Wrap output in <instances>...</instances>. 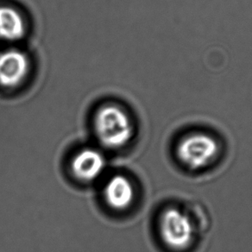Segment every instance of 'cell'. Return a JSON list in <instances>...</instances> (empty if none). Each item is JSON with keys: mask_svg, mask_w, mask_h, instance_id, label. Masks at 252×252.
<instances>
[{"mask_svg": "<svg viewBox=\"0 0 252 252\" xmlns=\"http://www.w3.org/2000/svg\"><path fill=\"white\" fill-rule=\"evenodd\" d=\"M95 136L103 147L120 150L132 139L134 127L130 115L116 104H105L94 117Z\"/></svg>", "mask_w": 252, "mask_h": 252, "instance_id": "obj_1", "label": "cell"}, {"mask_svg": "<svg viewBox=\"0 0 252 252\" xmlns=\"http://www.w3.org/2000/svg\"><path fill=\"white\" fill-rule=\"evenodd\" d=\"M219 151L217 142L207 134L194 133L183 138L179 144L177 155L189 168L198 169L207 166Z\"/></svg>", "mask_w": 252, "mask_h": 252, "instance_id": "obj_2", "label": "cell"}, {"mask_svg": "<svg viewBox=\"0 0 252 252\" xmlns=\"http://www.w3.org/2000/svg\"><path fill=\"white\" fill-rule=\"evenodd\" d=\"M160 231L165 244L175 250L186 248L193 240L192 222L185 213L176 207L168 208L162 214Z\"/></svg>", "mask_w": 252, "mask_h": 252, "instance_id": "obj_3", "label": "cell"}, {"mask_svg": "<svg viewBox=\"0 0 252 252\" xmlns=\"http://www.w3.org/2000/svg\"><path fill=\"white\" fill-rule=\"evenodd\" d=\"M31 65L28 56L17 49L0 53V87L12 89L19 87L28 76Z\"/></svg>", "mask_w": 252, "mask_h": 252, "instance_id": "obj_4", "label": "cell"}, {"mask_svg": "<svg viewBox=\"0 0 252 252\" xmlns=\"http://www.w3.org/2000/svg\"><path fill=\"white\" fill-rule=\"evenodd\" d=\"M105 166L106 161L101 151L94 148H84L72 158L70 170L79 182L91 183L103 175Z\"/></svg>", "mask_w": 252, "mask_h": 252, "instance_id": "obj_5", "label": "cell"}, {"mask_svg": "<svg viewBox=\"0 0 252 252\" xmlns=\"http://www.w3.org/2000/svg\"><path fill=\"white\" fill-rule=\"evenodd\" d=\"M103 196L111 209L123 212L133 203L135 189L128 177L123 175H112L105 182Z\"/></svg>", "mask_w": 252, "mask_h": 252, "instance_id": "obj_6", "label": "cell"}, {"mask_svg": "<svg viewBox=\"0 0 252 252\" xmlns=\"http://www.w3.org/2000/svg\"><path fill=\"white\" fill-rule=\"evenodd\" d=\"M27 25L18 9L10 5H0V39L6 42H17L24 38Z\"/></svg>", "mask_w": 252, "mask_h": 252, "instance_id": "obj_7", "label": "cell"}]
</instances>
